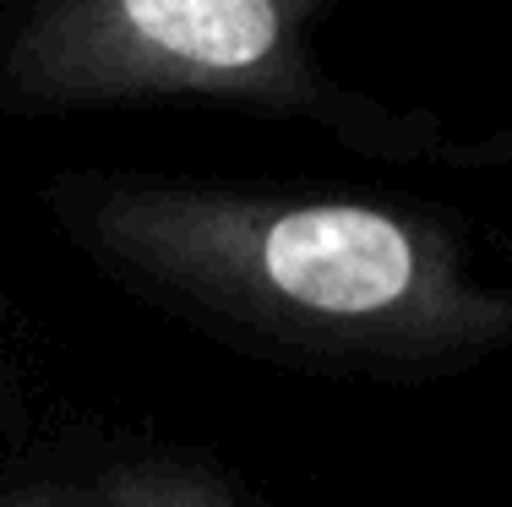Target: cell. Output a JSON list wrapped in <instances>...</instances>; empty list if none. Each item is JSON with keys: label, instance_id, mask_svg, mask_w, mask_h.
<instances>
[{"label": "cell", "instance_id": "cell-1", "mask_svg": "<svg viewBox=\"0 0 512 507\" xmlns=\"http://www.w3.org/2000/svg\"><path fill=\"white\" fill-rule=\"evenodd\" d=\"M311 0H60L17 66L39 93L246 88L284 60Z\"/></svg>", "mask_w": 512, "mask_h": 507}, {"label": "cell", "instance_id": "cell-2", "mask_svg": "<svg viewBox=\"0 0 512 507\" xmlns=\"http://www.w3.org/2000/svg\"><path fill=\"white\" fill-rule=\"evenodd\" d=\"M256 279L311 317H387L425 289V251L355 202L278 208L246 235Z\"/></svg>", "mask_w": 512, "mask_h": 507}, {"label": "cell", "instance_id": "cell-3", "mask_svg": "<svg viewBox=\"0 0 512 507\" xmlns=\"http://www.w3.org/2000/svg\"><path fill=\"white\" fill-rule=\"evenodd\" d=\"M109 507H229V502L213 497L197 480L175 475V469H158V475H131Z\"/></svg>", "mask_w": 512, "mask_h": 507}]
</instances>
